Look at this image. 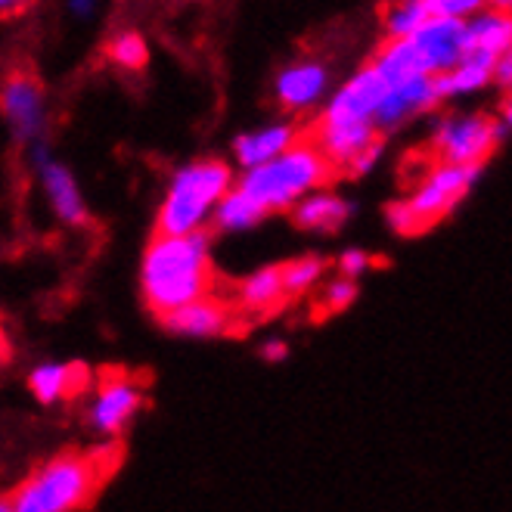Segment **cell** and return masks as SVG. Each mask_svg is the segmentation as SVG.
<instances>
[{
	"label": "cell",
	"mask_w": 512,
	"mask_h": 512,
	"mask_svg": "<svg viewBox=\"0 0 512 512\" xmlns=\"http://www.w3.org/2000/svg\"><path fill=\"white\" fill-rule=\"evenodd\" d=\"M348 215H351V208L329 193H314L308 199L301 196V202L292 212V218L301 230H339Z\"/></svg>",
	"instance_id": "obj_20"
},
{
	"label": "cell",
	"mask_w": 512,
	"mask_h": 512,
	"mask_svg": "<svg viewBox=\"0 0 512 512\" xmlns=\"http://www.w3.org/2000/svg\"><path fill=\"white\" fill-rule=\"evenodd\" d=\"M367 267H373V258L367 255V252H348V255H342V261H339V270L345 277H360L364 274Z\"/></svg>",
	"instance_id": "obj_27"
},
{
	"label": "cell",
	"mask_w": 512,
	"mask_h": 512,
	"mask_svg": "<svg viewBox=\"0 0 512 512\" xmlns=\"http://www.w3.org/2000/svg\"><path fill=\"white\" fill-rule=\"evenodd\" d=\"M90 385V373L81 364H47L28 376V388L41 404H56L63 398L81 395Z\"/></svg>",
	"instance_id": "obj_15"
},
{
	"label": "cell",
	"mask_w": 512,
	"mask_h": 512,
	"mask_svg": "<svg viewBox=\"0 0 512 512\" xmlns=\"http://www.w3.org/2000/svg\"><path fill=\"white\" fill-rule=\"evenodd\" d=\"M162 323L180 336L193 339H212V336H230L236 333L233 323H246L243 311H239L230 298H218L215 292H208L202 298H193L187 305H180L177 311L165 314Z\"/></svg>",
	"instance_id": "obj_8"
},
{
	"label": "cell",
	"mask_w": 512,
	"mask_h": 512,
	"mask_svg": "<svg viewBox=\"0 0 512 512\" xmlns=\"http://www.w3.org/2000/svg\"><path fill=\"white\" fill-rule=\"evenodd\" d=\"M146 401L143 379H137L128 370H106L100 376L97 398L90 404V426L100 435H122L128 423L137 416V410Z\"/></svg>",
	"instance_id": "obj_7"
},
{
	"label": "cell",
	"mask_w": 512,
	"mask_h": 512,
	"mask_svg": "<svg viewBox=\"0 0 512 512\" xmlns=\"http://www.w3.org/2000/svg\"><path fill=\"white\" fill-rule=\"evenodd\" d=\"M227 190H230V168L224 162L205 159L184 168L174 177V184L159 208L156 233L177 236V233L202 230Z\"/></svg>",
	"instance_id": "obj_5"
},
{
	"label": "cell",
	"mask_w": 512,
	"mask_h": 512,
	"mask_svg": "<svg viewBox=\"0 0 512 512\" xmlns=\"http://www.w3.org/2000/svg\"><path fill=\"white\" fill-rule=\"evenodd\" d=\"M429 16H454V19H466L472 13H478L488 0H423Z\"/></svg>",
	"instance_id": "obj_26"
},
{
	"label": "cell",
	"mask_w": 512,
	"mask_h": 512,
	"mask_svg": "<svg viewBox=\"0 0 512 512\" xmlns=\"http://www.w3.org/2000/svg\"><path fill=\"white\" fill-rule=\"evenodd\" d=\"M109 56H112V63H118L122 69H143L146 66V44L140 35H118L109 44Z\"/></svg>",
	"instance_id": "obj_24"
},
{
	"label": "cell",
	"mask_w": 512,
	"mask_h": 512,
	"mask_svg": "<svg viewBox=\"0 0 512 512\" xmlns=\"http://www.w3.org/2000/svg\"><path fill=\"white\" fill-rule=\"evenodd\" d=\"M481 168L475 165H447L432 162L419 174L413 196L407 202L388 205V224L404 236H416L438 224L444 215H450L460 205V199L469 193Z\"/></svg>",
	"instance_id": "obj_4"
},
{
	"label": "cell",
	"mask_w": 512,
	"mask_h": 512,
	"mask_svg": "<svg viewBox=\"0 0 512 512\" xmlns=\"http://www.w3.org/2000/svg\"><path fill=\"white\" fill-rule=\"evenodd\" d=\"M426 19H429V10L423 0H388V7H385L388 38H410Z\"/></svg>",
	"instance_id": "obj_22"
},
{
	"label": "cell",
	"mask_w": 512,
	"mask_h": 512,
	"mask_svg": "<svg viewBox=\"0 0 512 512\" xmlns=\"http://www.w3.org/2000/svg\"><path fill=\"white\" fill-rule=\"evenodd\" d=\"M410 38L419 47V53L426 56L432 75H438L450 66H457L466 56V19L429 16Z\"/></svg>",
	"instance_id": "obj_10"
},
{
	"label": "cell",
	"mask_w": 512,
	"mask_h": 512,
	"mask_svg": "<svg viewBox=\"0 0 512 512\" xmlns=\"http://www.w3.org/2000/svg\"><path fill=\"white\" fill-rule=\"evenodd\" d=\"M264 357H267V360H283V357H286V345H283V342H270V345H264Z\"/></svg>",
	"instance_id": "obj_28"
},
{
	"label": "cell",
	"mask_w": 512,
	"mask_h": 512,
	"mask_svg": "<svg viewBox=\"0 0 512 512\" xmlns=\"http://www.w3.org/2000/svg\"><path fill=\"white\" fill-rule=\"evenodd\" d=\"M283 270V286L289 295H301V292H308L320 274H323V264L317 258H298V261H289L280 267Z\"/></svg>",
	"instance_id": "obj_23"
},
{
	"label": "cell",
	"mask_w": 512,
	"mask_h": 512,
	"mask_svg": "<svg viewBox=\"0 0 512 512\" xmlns=\"http://www.w3.org/2000/svg\"><path fill=\"white\" fill-rule=\"evenodd\" d=\"M512 41V22L506 10H488V13H472L466 16V53H488L500 56L509 50Z\"/></svg>",
	"instance_id": "obj_16"
},
{
	"label": "cell",
	"mask_w": 512,
	"mask_h": 512,
	"mask_svg": "<svg viewBox=\"0 0 512 512\" xmlns=\"http://www.w3.org/2000/svg\"><path fill=\"white\" fill-rule=\"evenodd\" d=\"M7 360H10V342H7L4 326H0V364H7Z\"/></svg>",
	"instance_id": "obj_29"
},
{
	"label": "cell",
	"mask_w": 512,
	"mask_h": 512,
	"mask_svg": "<svg viewBox=\"0 0 512 512\" xmlns=\"http://www.w3.org/2000/svg\"><path fill=\"white\" fill-rule=\"evenodd\" d=\"M438 100L441 97H438V87H435V75H416V78H407L401 84H391V87H385V94L376 106L373 125L379 134L391 131V128L404 125L407 118L429 112Z\"/></svg>",
	"instance_id": "obj_9"
},
{
	"label": "cell",
	"mask_w": 512,
	"mask_h": 512,
	"mask_svg": "<svg viewBox=\"0 0 512 512\" xmlns=\"http://www.w3.org/2000/svg\"><path fill=\"white\" fill-rule=\"evenodd\" d=\"M264 205L258 199H252L243 187L227 190L221 196V202L215 205V224L221 230H249L264 218Z\"/></svg>",
	"instance_id": "obj_21"
},
{
	"label": "cell",
	"mask_w": 512,
	"mask_h": 512,
	"mask_svg": "<svg viewBox=\"0 0 512 512\" xmlns=\"http://www.w3.org/2000/svg\"><path fill=\"white\" fill-rule=\"evenodd\" d=\"M354 295H357V289H354L351 277H342V280H336V283H329V286L320 292V301H317V314L329 317V314H339V311H345V308L351 305V301H354Z\"/></svg>",
	"instance_id": "obj_25"
},
{
	"label": "cell",
	"mask_w": 512,
	"mask_h": 512,
	"mask_svg": "<svg viewBox=\"0 0 512 512\" xmlns=\"http://www.w3.org/2000/svg\"><path fill=\"white\" fill-rule=\"evenodd\" d=\"M286 295L289 292L283 286V270L280 267H264V270H258V274H252L243 286H239V292L230 301L239 311H243L246 320H252V317L274 314L286 301Z\"/></svg>",
	"instance_id": "obj_13"
},
{
	"label": "cell",
	"mask_w": 512,
	"mask_h": 512,
	"mask_svg": "<svg viewBox=\"0 0 512 512\" xmlns=\"http://www.w3.org/2000/svg\"><path fill=\"white\" fill-rule=\"evenodd\" d=\"M25 4V0H0V13H13Z\"/></svg>",
	"instance_id": "obj_30"
},
{
	"label": "cell",
	"mask_w": 512,
	"mask_h": 512,
	"mask_svg": "<svg viewBox=\"0 0 512 512\" xmlns=\"http://www.w3.org/2000/svg\"><path fill=\"white\" fill-rule=\"evenodd\" d=\"M326 87V69L320 63H295L277 81V97L286 109L311 106Z\"/></svg>",
	"instance_id": "obj_17"
},
{
	"label": "cell",
	"mask_w": 512,
	"mask_h": 512,
	"mask_svg": "<svg viewBox=\"0 0 512 512\" xmlns=\"http://www.w3.org/2000/svg\"><path fill=\"white\" fill-rule=\"evenodd\" d=\"M298 137L295 128L289 125H277V128H264V131H255V134H243L233 149H236V159L243 168H255V165H264L267 159L280 156L283 149Z\"/></svg>",
	"instance_id": "obj_19"
},
{
	"label": "cell",
	"mask_w": 512,
	"mask_h": 512,
	"mask_svg": "<svg viewBox=\"0 0 512 512\" xmlns=\"http://www.w3.org/2000/svg\"><path fill=\"white\" fill-rule=\"evenodd\" d=\"M0 109L13 122L19 137H35L44 125V90L35 75L16 72L0 90Z\"/></svg>",
	"instance_id": "obj_11"
},
{
	"label": "cell",
	"mask_w": 512,
	"mask_h": 512,
	"mask_svg": "<svg viewBox=\"0 0 512 512\" xmlns=\"http://www.w3.org/2000/svg\"><path fill=\"white\" fill-rule=\"evenodd\" d=\"M72 4H75L81 13H87V10H90V0H72Z\"/></svg>",
	"instance_id": "obj_32"
},
{
	"label": "cell",
	"mask_w": 512,
	"mask_h": 512,
	"mask_svg": "<svg viewBox=\"0 0 512 512\" xmlns=\"http://www.w3.org/2000/svg\"><path fill=\"white\" fill-rule=\"evenodd\" d=\"M385 81L382 75L373 69V66H364L360 69L339 94L336 100L329 103V109L323 115L329 118H348V122H373V115H376V106L385 94Z\"/></svg>",
	"instance_id": "obj_12"
},
{
	"label": "cell",
	"mask_w": 512,
	"mask_h": 512,
	"mask_svg": "<svg viewBox=\"0 0 512 512\" xmlns=\"http://www.w3.org/2000/svg\"><path fill=\"white\" fill-rule=\"evenodd\" d=\"M44 187H47V196L56 208V215L66 224H84L87 221V208H84V199L78 193L75 177L63 165L44 162Z\"/></svg>",
	"instance_id": "obj_18"
},
{
	"label": "cell",
	"mask_w": 512,
	"mask_h": 512,
	"mask_svg": "<svg viewBox=\"0 0 512 512\" xmlns=\"http://www.w3.org/2000/svg\"><path fill=\"white\" fill-rule=\"evenodd\" d=\"M370 66L382 75L388 87L401 84L407 78H416V75H432L426 56L419 53L413 38H388L382 50L370 59Z\"/></svg>",
	"instance_id": "obj_14"
},
{
	"label": "cell",
	"mask_w": 512,
	"mask_h": 512,
	"mask_svg": "<svg viewBox=\"0 0 512 512\" xmlns=\"http://www.w3.org/2000/svg\"><path fill=\"white\" fill-rule=\"evenodd\" d=\"M509 122L497 125L491 115H463V118H447L435 131L429 143V159L432 162H447V165H475L481 168L491 153L497 149V140L506 134Z\"/></svg>",
	"instance_id": "obj_6"
},
{
	"label": "cell",
	"mask_w": 512,
	"mask_h": 512,
	"mask_svg": "<svg viewBox=\"0 0 512 512\" xmlns=\"http://www.w3.org/2000/svg\"><path fill=\"white\" fill-rule=\"evenodd\" d=\"M333 177L336 168L329 165V159L305 134H298L280 156L267 159L264 165L246 168V177L239 187L252 199H258L264 212H277V208H289L301 196L329 184Z\"/></svg>",
	"instance_id": "obj_3"
},
{
	"label": "cell",
	"mask_w": 512,
	"mask_h": 512,
	"mask_svg": "<svg viewBox=\"0 0 512 512\" xmlns=\"http://www.w3.org/2000/svg\"><path fill=\"white\" fill-rule=\"evenodd\" d=\"M215 283V270L208 261V233H156L143 258V298L156 317L215 292Z\"/></svg>",
	"instance_id": "obj_2"
},
{
	"label": "cell",
	"mask_w": 512,
	"mask_h": 512,
	"mask_svg": "<svg viewBox=\"0 0 512 512\" xmlns=\"http://www.w3.org/2000/svg\"><path fill=\"white\" fill-rule=\"evenodd\" d=\"M122 463L118 444L94 450H66L35 469L10 494L13 512H75L87 509Z\"/></svg>",
	"instance_id": "obj_1"
},
{
	"label": "cell",
	"mask_w": 512,
	"mask_h": 512,
	"mask_svg": "<svg viewBox=\"0 0 512 512\" xmlns=\"http://www.w3.org/2000/svg\"><path fill=\"white\" fill-rule=\"evenodd\" d=\"M488 4H491L494 10H506V13H509V4H512V0H488Z\"/></svg>",
	"instance_id": "obj_31"
}]
</instances>
